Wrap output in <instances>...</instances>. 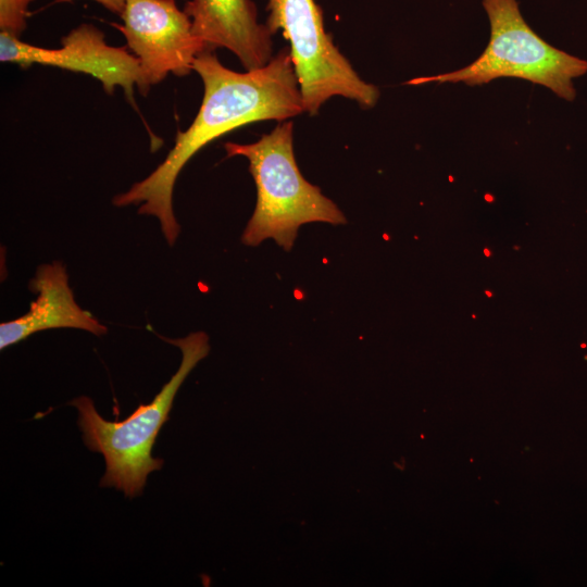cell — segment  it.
Here are the masks:
<instances>
[{
    "mask_svg": "<svg viewBox=\"0 0 587 587\" xmlns=\"http://www.w3.org/2000/svg\"><path fill=\"white\" fill-rule=\"evenodd\" d=\"M224 148L227 157L248 160L257 187L255 209L241 236L245 245L258 246L272 238L289 251L304 224L347 223L337 204L302 176L294 153L291 121L279 122L255 142H226Z\"/></svg>",
    "mask_w": 587,
    "mask_h": 587,
    "instance_id": "cell-2",
    "label": "cell"
},
{
    "mask_svg": "<svg viewBox=\"0 0 587 587\" xmlns=\"http://www.w3.org/2000/svg\"><path fill=\"white\" fill-rule=\"evenodd\" d=\"M71 1L73 0H57V2H71ZM93 1L103 5L105 9H108L109 11H111L112 13L118 16L122 15L125 8V3H126V0H93Z\"/></svg>",
    "mask_w": 587,
    "mask_h": 587,
    "instance_id": "cell-11",
    "label": "cell"
},
{
    "mask_svg": "<svg viewBox=\"0 0 587 587\" xmlns=\"http://www.w3.org/2000/svg\"><path fill=\"white\" fill-rule=\"evenodd\" d=\"M121 18L123 25L114 27L140 61L149 89L170 73L188 75L196 58L207 50L193 34L191 20L175 0H126Z\"/></svg>",
    "mask_w": 587,
    "mask_h": 587,
    "instance_id": "cell-7",
    "label": "cell"
},
{
    "mask_svg": "<svg viewBox=\"0 0 587 587\" xmlns=\"http://www.w3.org/2000/svg\"><path fill=\"white\" fill-rule=\"evenodd\" d=\"M0 60L22 67L39 64L88 74L100 80L108 93L121 87L133 104L135 86L141 95L149 91L138 58L123 47L108 45L104 34L88 23L72 29L55 49L27 43L1 32Z\"/></svg>",
    "mask_w": 587,
    "mask_h": 587,
    "instance_id": "cell-6",
    "label": "cell"
},
{
    "mask_svg": "<svg viewBox=\"0 0 587 587\" xmlns=\"http://www.w3.org/2000/svg\"><path fill=\"white\" fill-rule=\"evenodd\" d=\"M165 340L180 349L182 363L152 402L140 404L126 420H104L97 412L93 402L85 396L70 402L78 410V426L85 445L104 457L107 469L100 486L115 487L128 497L139 495L146 485L147 476L162 467L163 460L151 455L158 433L168 419L180 385L210 351L209 337L204 332Z\"/></svg>",
    "mask_w": 587,
    "mask_h": 587,
    "instance_id": "cell-3",
    "label": "cell"
},
{
    "mask_svg": "<svg viewBox=\"0 0 587 587\" xmlns=\"http://www.w3.org/2000/svg\"><path fill=\"white\" fill-rule=\"evenodd\" d=\"M484 254H485L487 258H489V257L491 255V252H490L489 249L485 248V249H484Z\"/></svg>",
    "mask_w": 587,
    "mask_h": 587,
    "instance_id": "cell-12",
    "label": "cell"
},
{
    "mask_svg": "<svg viewBox=\"0 0 587 587\" xmlns=\"http://www.w3.org/2000/svg\"><path fill=\"white\" fill-rule=\"evenodd\" d=\"M193 71L204 88L195 120L186 130L177 132L173 148L149 176L113 198L116 207L135 204L139 214L155 216L171 246L180 230L173 212V189L185 164L201 148L237 128L260 121L284 122L304 112L289 48L245 73L227 68L213 50H204L196 58Z\"/></svg>",
    "mask_w": 587,
    "mask_h": 587,
    "instance_id": "cell-1",
    "label": "cell"
},
{
    "mask_svg": "<svg viewBox=\"0 0 587 587\" xmlns=\"http://www.w3.org/2000/svg\"><path fill=\"white\" fill-rule=\"evenodd\" d=\"M490 25L484 52L470 65L405 84L464 83L482 85L499 77H516L542 85L560 98L575 99L573 79L587 73V61L539 37L523 17L517 0H483Z\"/></svg>",
    "mask_w": 587,
    "mask_h": 587,
    "instance_id": "cell-4",
    "label": "cell"
},
{
    "mask_svg": "<svg viewBox=\"0 0 587 587\" xmlns=\"http://www.w3.org/2000/svg\"><path fill=\"white\" fill-rule=\"evenodd\" d=\"M266 10L270 32L282 30L290 43L304 112L317 114L334 96L353 100L362 109L376 104L378 88L363 80L334 45L315 0H266Z\"/></svg>",
    "mask_w": 587,
    "mask_h": 587,
    "instance_id": "cell-5",
    "label": "cell"
},
{
    "mask_svg": "<svg viewBox=\"0 0 587 587\" xmlns=\"http://www.w3.org/2000/svg\"><path fill=\"white\" fill-rule=\"evenodd\" d=\"M29 289L37 294L29 310L0 325L1 350L47 329L77 328L96 336L108 332L107 326L77 304L66 270L60 261L38 266L29 282Z\"/></svg>",
    "mask_w": 587,
    "mask_h": 587,
    "instance_id": "cell-9",
    "label": "cell"
},
{
    "mask_svg": "<svg viewBox=\"0 0 587 587\" xmlns=\"http://www.w3.org/2000/svg\"><path fill=\"white\" fill-rule=\"evenodd\" d=\"M34 0H0V29L21 37L26 28L28 7Z\"/></svg>",
    "mask_w": 587,
    "mask_h": 587,
    "instance_id": "cell-10",
    "label": "cell"
},
{
    "mask_svg": "<svg viewBox=\"0 0 587 587\" xmlns=\"http://www.w3.org/2000/svg\"><path fill=\"white\" fill-rule=\"evenodd\" d=\"M184 12L207 50L232 51L247 71L260 68L273 58V34L259 22L252 0H189Z\"/></svg>",
    "mask_w": 587,
    "mask_h": 587,
    "instance_id": "cell-8",
    "label": "cell"
},
{
    "mask_svg": "<svg viewBox=\"0 0 587 587\" xmlns=\"http://www.w3.org/2000/svg\"><path fill=\"white\" fill-rule=\"evenodd\" d=\"M485 295H486L487 297H489V298L492 297V294H491V291H489V290H485Z\"/></svg>",
    "mask_w": 587,
    "mask_h": 587,
    "instance_id": "cell-13",
    "label": "cell"
}]
</instances>
